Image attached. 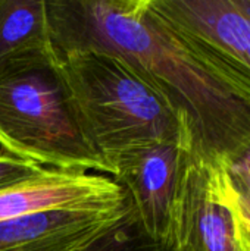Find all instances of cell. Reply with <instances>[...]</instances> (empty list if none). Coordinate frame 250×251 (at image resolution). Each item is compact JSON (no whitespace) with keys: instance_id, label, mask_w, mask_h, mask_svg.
<instances>
[{"instance_id":"obj_1","label":"cell","mask_w":250,"mask_h":251,"mask_svg":"<svg viewBox=\"0 0 250 251\" xmlns=\"http://www.w3.org/2000/svg\"><path fill=\"white\" fill-rule=\"evenodd\" d=\"M57 51L113 54L155 87L184 122L192 154L227 165L250 147V101L155 15L149 0L47 1Z\"/></svg>"},{"instance_id":"obj_2","label":"cell","mask_w":250,"mask_h":251,"mask_svg":"<svg viewBox=\"0 0 250 251\" xmlns=\"http://www.w3.org/2000/svg\"><path fill=\"white\" fill-rule=\"evenodd\" d=\"M57 68L81 129L108 166L158 143L190 138L165 97L119 57L97 50L57 51Z\"/></svg>"},{"instance_id":"obj_3","label":"cell","mask_w":250,"mask_h":251,"mask_svg":"<svg viewBox=\"0 0 250 251\" xmlns=\"http://www.w3.org/2000/svg\"><path fill=\"white\" fill-rule=\"evenodd\" d=\"M0 147L49 169L109 175L81 129L57 56L0 69Z\"/></svg>"},{"instance_id":"obj_4","label":"cell","mask_w":250,"mask_h":251,"mask_svg":"<svg viewBox=\"0 0 250 251\" xmlns=\"http://www.w3.org/2000/svg\"><path fill=\"white\" fill-rule=\"evenodd\" d=\"M155 15L250 101V0H149Z\"/></svg>"},{"instance_id":"obj_5","label":"cell","mask_w":250,"mask_h":251,"mask_svg":"<svg viewBox=\"0 0 250 251\" xmlns=\"http://www.w3.org/2000/svg\"><path fill=\"white\" fill-rule=\"evenodd\" d=\"M189 154L184 143H158L127 153L113 165L111 178L127 193L143 231L162 251L175 246Z\"/></svg>"},{"instance_id":"obj_6","label":"cell","mask_w":250,"mask_h":251,"mask_svg":"<svg viewBox=\"0 0 250 251\" xmlns=\"http://www.w3.org/2000/svg\"><path fill=\"white\" fill-rule=\"evenodd\" d=\"M172 251H248L225 165L189 154Z\"/></svg>"},{"instance_id":"obj_7","label":"cell","mask_w":250,"mask_h":251,"mask_svg":"<svg viewBox=\"0 0 250 251\" xmlns=\"http://www.w3.org/2000/svg\"><path fill=\"white\" fill-rule=\"evenodd\" d=\"M133 210L130 199L113 207L56 210L0 222V251H84Z\"/></svg>"},{"instance_id":"obj_8","label":"cell","mask_w":250,"mask_h":251,"mask_svg":"<svg viewBox=\"0 0 250 251\" xmlns=\"http://www.w3.org/2000/svg\"><path fill=\"white\" fill-rule=\"evenodd\" d=\"M127 199L111 176L49 169L34 181L0 193V222L41 212L113 207Z\"/></svg>"},{"instance_id":"obj_9","label":"cell","mask_w":250,"mask_h":251,"mask_svg":"<svg viewBox=\"0 0 250 251\" xmlns=\"http://www.w3.org/2000/svg\"><path fill=\"white\" fill-rule=\"evenodd\" d=\"M46 0H0V69L35 59L55 57Z\"/></svg>"},{"instance_id":"obj_10","label":"cell","mask_w":250,"mask_h":251,"mask_svg":"<svg viewBox=\"0 0 250 251\" xmlns=\"http://www.w3.org/2000/svg\"><path fill=\"white\" fill-rule=\"evenodd\" d=\"M49 168L0 153V193L43 176Z\"/></svg>"},{"instance_id":"obj_11","label":"cell","mask_w":250,"mask_h":251,"mask_svg":"<svg viewBox=\"0 0 250 251\" xmlns=\"http://www.w3.org/2000/svg\"><path fill=\"white\" fill-rule=\"evenodd\" d=\"M225 171L237 194H250V147L227 163Z\"/></svg>"},{"instance_id":"obj_12","label":"cell","mask_w":250,"mask_h":251,"mask_svg":"<svg viewBox=\"0 0 250 251\" xmlns=\"http://www.w3.org/2000/svg\"><path fill=\"white\" fill-rule=\"evenodd\" d=\"M239 201V215L248 244V251H250V194H237Z\"/></svg>"}]
</instances>
